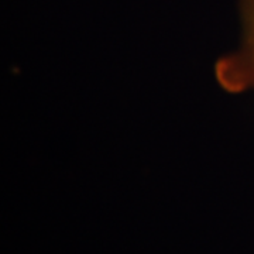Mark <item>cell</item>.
I'll list each match as a JSON object with an SVG mask.
<instances>
[{"label": "cell", "instance_id": "obj_1", "mask_svg": "<svg viewBox=\"0 0 254 254\" xmlns=\"http://www.w3.org/2000/svg\"><path fill=\"white\" fill-rule=\"evenodd\" d=\"M215 78L230 93L254 91V0H242V40L215 64Z\"/></svg>", "mask_w": 254, "mask_h": 254}]
</instances>
